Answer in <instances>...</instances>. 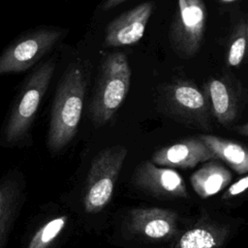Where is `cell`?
I'll return each mask as SVG.
<instances>
[{
  "label": "cell",
  "instance_id": "cell-1",
  "mask_svg": "<svg viewBox=\"0 0 248 248\" xmlns=\"http://www.w3.org/2000/svg\"><path fill=\"white\" fill-rule=\"evenodd\" d=\"M56 68L49 59L40 64L24 80L5 117L0 132V146L21 147L31 140V130L42 100Z\"/></svg>",
  "mask_w": 248,
  "mask_h": 248
},
{
  "label": "cell",
  "instance_id": "cell-2",
  "mask_svg": "<svg viewBox=\"0 0 248 248\" xmlns=\"http://www.w3.org/2000/svg\"><path fill=\"white\" fill-rule=\"evenodd\" d=\"M87 81L86 69L80 63L70 64L64 72L52 102L47 132V147L53 153L66 147L78 132Z\"/></svg>",
  "mask_w": 248,
  "mask_h": 248
},
{
  "label": "cell",
  "instance_id": "cell-3",
  "mask_svg": "<svg viewBox=\"0 0 248 248\" xmlns=\"http://www.w3.org/2000/svg\"><path fill=\"white\" fill-rule=\"evenodd\" d=\"M131 77L124 53L113 52L105 58L89 104V116L96 125H105L114 116L127 96Z\"/></svg>",
  "mask_w": 248,
  "mask_h": 248
},
{
  "label": "cell",
  "instance_id": "cell-4",
  "mask_svg": "<svg viewBox=\"0 0 248 248\" xmlns=\"http://www.w3.org/2000/svg\"><path fill=\"white\" fill-rule=\"evenodd\" d=\"M157 104L164 114L194 129H211L207 99L194 81L175 79L158 89Z\"/></svg>",
  "mask_w": 248,
  "mask_h": 248
},
{
  "label": "cell",
  "instance_id": "cell-5",
  "mask_svg": "<svg viewBox=\"0 0 248 248\" xmlns=\"http://www.w3.org/2000/svg\"><path fill=\"white\" fill-rule=\"evenodd\" d=\"M66 34L57 26H41L21 33L0 53V76L27 71L43 57Z\"/></svg>",
  "mask_w": 248,
  "mask_h": 248
},
{
  "label": "cell",
  "instance_id": "cell-6",
  "mask_svg": "<svg viewBox=\"0 0 248 248\" xmlns=\"http://www.w3.org/2000/svg\"><path fill=\"white\" fill-rule=\"evenodd\" d=\"M127 152L126 147L113 145L105 148L93 159L83 195V206L87 213H98L110 202Z\"/></svg>",
  "mask_w": 248,
  "mask_h": 248
},
{
  "label": "cell",
  "instance_id": "cell-7",
  "mask_svg": "<svg viewBox=\"0 0 248 248\" xmlns=\"http://www.w3.org/2000/svg\"><path fill=\"white\" fill-rule=\"evenodd\" d=\"M170 27V43L183 57L195 55L202 43L207 11L202 0H178Z\"/></svg>",
  "mask_w": 248,
  "mask_h": 248
},
{
  "label": "cell",
  "instance_id": "cell-8",
  "mask_svg": "<svg viewBox=\"0 0 248 248\" xmlns=\"http://www.w3.org/2000/svg\"><path fill=\"white\" fill-rule=\"evenodd\" d=\"M211 115L222 126H230L239 117L243 108L241 84L228 75L208 78L203 85Z\"/></svg>",
  "mask_w": 248,
  "mask_h": 248
},
{
  "label": "cell",
  "instance_id": "cell-9",
  "mask_svg": "<svg viewBox=\"0 0 248 248\" xmlns=\"http://www.w3.org/2000/svg\"><path fill=\"white\" fill-rule=\"evenodd\" d=\"M152 2H144L110 21L105 33L106 46H124L138 43L143 36L153 12Z\"/></svg>",
  "mask_w": 248,
  "mask_h": 248
},
{
  "label": "cell",
  "instance_id": "cell-10",
  "mask_svg": "<svg viewBox=\"0 0 248 248\" xmlns=\"http://www.w3.org/2000/svg\"><path fill=\"white\" fill-rule=\"evenodd\" d=\"M177 214L160 207H139L131 211L129 230L152 240H167L177 233Z\"/></svg>",
  "mask_w": 248,
  "mask_h": 248
},
{
  "label": "cell",
  "instance_id": "cell-11",
  "mask_svg": "<svg viewBox=\"0 0 248 248\" xmlns=\"http://www.w3.org/2000/svg\"><path fill=\"white\" fill-rule=\"evenodd\" d=\"M135 184L153 195L186 198L188 192L182 176L170 168L159 167L151 161L141 163L134 174Z\"/></svg>",
  "mask_w": 248,
  "mask_h": 248
},
{
  "label": "cell",
  "instance_id": "cell-12",
  "mask_svg": "<svg viewBox=\"0 0 248 248\" xmlns=\"http://www.w3.org/2000/svg\"><path fill=\"white\" fill-rule=\"evenodd\" d=\"M24 197L21 173L16 170H10L0 179V248H6Z\"/></svg>",
  "mask_w": 248,
  "mask_h": 248
},
{
  "label": "cell",
  "instance_id": "cell-13",
  "mask_svg": "<svg viewBox=\"0 0 248 248\" xmlns=\"http://www.w3.org/2000/svg\"><path fill=\"white\" fill-rule=\"evenodd\" d=\"M214 154L199 138H189L162 147L152 155L151 162L166 168L191 169L200 163L215 160Z\"/></svg>",
  "mask_w": 248,
  "mask_h": 248
},
{
  "label": "cell",
  "instance_id": "cell-14",
  "mask_svg": "<svg viewBox=\"0 0 248 248\" xmlns=\"http://www.w3.org/2000/svg\"><path fill=\"white\" fill-rule=\"evenodd\" d=\"M228 235L227 227L211 221H199L179 236L173 248H220Z\"/></svg>",
  "mask_w": 248,
  "mask_h": 248
},
{
  "label": "cell",
  "instance_id": "cell-15",
  "mask_svg": "<svg viewBox=\"0 0 248 248\" xmlns=\"http://www.w3.org/2000/svg\"><path fill=\"white\" fill-rule=\"evenodd\" d=\"M231 171L216 160L204 162L190 178L196 194L202 199H207L223 191L232 181Z\"/></svg>",
  "mask_w": 248,
  "mask_h": 248
},
{
  "label": "cell",
  "instance_id": "cell-16",
  "mask_svg": "<svg viewBox=\"0 0 248 248\" xmlns=\"http://www.w3.org/2000/svg\"><path fill=\"white\" fill-rule=\"evenodd\" d=\"M199 138L214 154L216 159L226 162L238 174L247 173L248 153L241 143L210 134H202Z\"/></svg>",
  "mask_w": 248,
  "mask_h": 248
},
{
  "label": "cell",
  "instance_id": "cell-17",
  "mask_svg": "<svg viewBox=\"0 0 248 248\" xmlns=\"http://www.w3.org/2000/svg\"><path fill=\"white\" fill-rule=\"evenodd\" d=\"M68 223V216L53 218L39 228L31 237L27 248H49Z\"/></svg>",
  "mask_w": 248,
  "mask_h": 248
},
{
  "label": "cell",
  "instance_id": "cell-18",
  "mask_svg": "<svg viewBox=\"0 0 248 248\" xmlns=\"http://www.w3.org/2000/svg\"><path fill=\"white\" fill-rule=\"evenodd\" d=\"M247 34V21L243 19L237 23L230 37L226 55V62L228 66L238 67L241 65L246 51Z\"/></svg>",
  "mask_w": 248,
  "mask_h": 248
},
{
  "label": "cell",
  "instance_id": "cell-19",
  "mask_svg": "<svg viewBox=\"0 0 248 248\" xmlns=\"http://www.w3.org/2000/svg\"><path fill=\"white\" fill-rule=\"evenodd\" d=\"M248 187V176L244 175L233 182L222 195V200H231L246 191Z\"/></svg>",
  "mask_w": 248,
  "mask_h": 248
},
{
  "label": "cell",
  "instance_id": "cell-20",
  "mask_svg": "<svg viewBox=\"0 0 248 248\" xmlns=\"http://www.w3.org/2000/svg\"><path fill=\"white\" fill-rule=\"evenodd\" d=\"M127 0H106L103 4H102V11H108L111 10L119 5H121L123 2H125Z\"/></svg>",
  "mask_w": 248,
  "mask_h": 248
},
{
  "label": "cell",
  "instance_id": "cell-21",
  "mask_svg": "<svg viewBox=\"0 0 248 248\" xmlns=\"http://www.w3.org/2000/svg\"><path fill=\"white\" fill-rule=\"evenodd\" d=\"M232 130H234V132H236L240 136H243V137H247L248 136V125H247V123H244L242 125L233 126Z\"/></svg>",
  "mask_w": 248,
  "mask_h": 248
},
{
  "label": "cell",
  "instance_id": "cell-22",
  "mask_svg": "<svg viewBox=\"0 0 248 248\" xmlns=\"http://www.w3.org/2000/svg\"><path fill=\"white\" fill-rule=\"evenodd\" d=\"M219 1L222 2V3H232V2H234L236 0H219Z\"/></svg>",
  "mask_w": 248,
  "mask_h": 248
}]
</instances>
